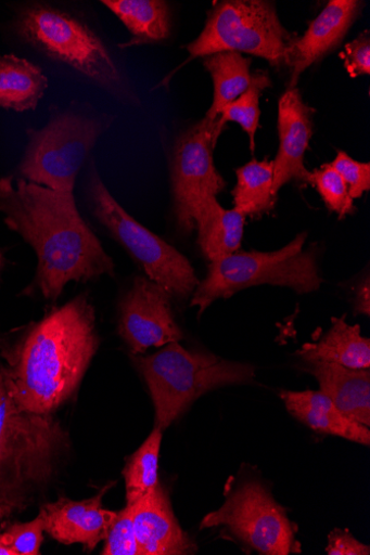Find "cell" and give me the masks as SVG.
<instances>
[{
    "mask_svg": "<svg viewBox=\"0 0 370 555\" xmlns=\"http://www.w3.org/2000/svg\"><path fill=\"white\" fill-rule=\"evenodd\" d=\"M272 86L267 72L258 70L252 75L246 91L228 104L221 112L219 122L226 127L228 122H237L246 132L251 150L255 147V135L259 124V98L261 92Z\"/></svg>",
    "mask_w": 370,
    "mask_h": 555,
    "instance_id": "484cf974",
    "label": "cell"
},
{
    "mask_svg": "<svg viewBox=\"0 0 370 555\" xmlns=\"http://www.w3.org/2000/svg\"><path fill=\"white\" fill-rule=\"evenodd\" d=\"M314 109L307 106L297 88L289 89L279 101V153L273 162V195L292 180L305 182L306 150L312 135Z\"/></svg>",
    "mask_w": 370,
    "mask_h": 555,
    "instance_id": "2e32d148",
    "label": "cell"
},
{
    "mask_svg": "<svg viewBox=\"0 0 370 555\" xmlns=\"http://www.w3.org/2000/svg\"><path fill=\"white\" fill-rule=\"evenodd\" d=\"M329 555H369L370 547L356 540L348 530L335 529L329 535Z\"/></svg>",
    "mask_w": 370,
    "mask_h": 555,
    "instance_id": "1f68e13d",
    "label": "cell"
},
{
    "mask_svg": "<svg viewBox=\"0 0 370 555\" xmlns=\"http://www.w3.org/2000/svg\"><path fill=\"white\" fill-rule=\"evenodd\" d=\"M309 373L320 383L321 391L348 418L370 426V372L352 370L334 363H309Z\"/></svg>",
    "mask_w": 370,
    "mask_h": 555,
    "instance_id": "ac0fdd59",
    "label": "cell"
},
{
    "mask_svg": "<svg viewBox=\"0 0 370 555\" xmlns=\"http://www.w3.org/2000/svg\"><path fill=\"white\" fill-rule=\"evenodd\" d=\"M114 117L89 105L51 108L48 124L28 129V145L21 165L24 180L51 190L74 193L77 177L98 139Z\"/></svg>",
    "mask_w": 370,
    "mask_h": 555,
    "instance_id": "8992f818",
    "label": "cell"
},
{
    "mask_svg": "<svg viewBox=\"0 0 370 555\" xmlns=\"http://www.w3.org/2000/svg\"><path fill=\"white\" fill-rule=\"evenodd\" d=\"M226 527L260 554L298 552L295 528L286 512L258 481H247L230 493L224 506L208 514L201 529Z\"/></svg>",
    "mask_w": 370,
    "mask_h": 555,
    "instance_id": "8fae6325",
    "label": "cell"
},
{
    "mask_svg": "<svg viewBox=\"0 0 370 555\" xmlns=\"http://www.w3.org/2000/svg\"><path fill=\"white\" fill-rule=\"evenodd\" d=\"M15 30L48 59L69 66L123 103L139 105V98L107 46L84 22L66 12L36 4L21 12Z\"/></svg>",
    "mask_w": 370,
    "mask_h": 555,
    "instance_id": "277c9868",
    "label": "cell"
},
{
    "mask_svg": "<svg viewBox=\"0 0 370 555\" xmlns=\"http://www.w3.org/2000/svg\"><path fill=\"white\" fill-rule=\"evenodd\" d=\"M237 179L232 191L235 210L245 217H259L275 208L273 162L252 160L237 170Z\"/></svg>",
    "mask_w": 370,
    "mask_h": 555,
    "instance_id": "cb8c5ba5",
    "label": "cell"
},
{
    "mask_svg": "<svg viewBox=\"0 0 370 555\" xmlns=\"http://www.w3.org/2000/svg\"><path fill=\"white\" fill-rule=\"evenodd\" d=\"M98 346L94 311L86 296L47 315L8 359L20 405L34 414L54 415L80 385Z\"/></svg>",
    "mask_w": 370,
    "mask_h": 555,
    "instance_id": "7a4b0ae2",
    "label": "cell"
},
{
    "mask_svg": "<svg viewBox=\"0 0 370 555\" xmlns=\"http://www.w3.org/2000/svg\"><path fill=\"white\" fill-rule=\"evenodd\" d=\"M48 88L42 70L27 60L0 55V108L35 111Z\"/></svg>",
    "mask_w": 370,
    "mask_h": 555,
    "instance_id": "7402d4cb",
    "label": "cell"
},
{
    "mask_svg": "<svg viewBox=\"0 0 370 555\" xmlns=\"http://www.w3.org/2000/svg\"><path fill=\"white\" fill-rule=\"evenodd\" d=\"M67 438L54 415L20 405L7 369L0 366V532L54 481Z\"/></svg>",
    "mask_w": 370,
    "mask_h": 555,
    "instance_id": "3957f363",
    "label": "cell"
},
{
    "mask_svg": "<svg viewBox=\"0 0 370 555\" xmlns=\"http://www.w3.org/2000/svg\"><path fill=\"white\" fill-rule=\"evenodd\" d=\"M0 212L36 251V284L56 300L71 282L115 275L116 266L80 216L74 193L24 179H0Z\"/></svg>",
    "mask_w": 370,
    "mask_h": 555,
    "instance_id": "6da1fadb",
    "label": "cell"
},
{
    "mask_svg": "<svg viewBox=\"0 0 370 555\" xmlns=\"http://www.w3.org/2000/svg\"><path fill=\"white\" fill-rule=\"evenodd\" d=\"M361 3L356 0H331L322 13L310 22L301 38L288 46L284 66L291 73L289 89L296 88L301 75L336 48L355 23Z\"/></svg>",
    "mask_w": 370,
    "mask_h": 555,
    "instance_id": "5bb4252c",
    "label": "cell"
},
{
    "mask_svg": "<svg viewBox=\"0 0 370 555\" xmlns=\"http://www.w3.org/2000/svg\"><path fill=\"white\" fill-rule=\"evenodd\" d=\"M294 39L278 16L273 3L264 0H225L207 15L200 36L186 48L190 61L218 53H245L284 65L288 46Z\"/></svg>",
    "mask_w": 370,
    "mask_h": 555,
    "instance_id": "ba28073f",
    "label": "cell"
},
{
    "mask_svg": "<svg viewBox=\"0 0 370 555\" xmlns=\"http://www.w3.org/2000/svg\"><path fill=\"white\" fill-rule=\"evenodd\" d=\"M355 312L365 317L370 315V280L363 279L356 288L354 300Z\"/></svg>",
    "mask_w": 370,
    "mask_h": 555,
    "instance_id": "d6a6232c",
    "label": "cell"
},
{
    "mask_svg": "<svg viewBox=\"0 0 370 555\" xmlns=\"http://www.w3.org/2000/svg\"><path fill=\"white\" fill-rule=\"evenodd\" d=\"M127 27L131 38L122 49L161 42L171 33L170 8L164 0H102Z\"/></svg>",
    "mask_w": 370,
    "mask_h": 555,
    "instance_id": "44dd1931",
    "label": "cell"
},
{
    "mask_svg": "<svg viewBox=\"0 0 370 555\" xmlns=\"http://www.w3.org/2000/svg\"><path fill=\"white\" fill-rule=\"evenodd\" d=\"M0 555H16L13 547L0 537Z\"/></svg>",
    "mask_w": 370,
    "mask_h": 555,
    "instance_id": "836d02e7",
    "label": "cell"
},
{
    "mask_svg": "<svg viewBox=\"0 0 370 555\" xmlns=\"http://www.w3.org/2000/svg\"><path fill=\"white\" fill-rule=\"evenodd\" d=\"M306 233H299L284 247L272 251H237L209 263L204 281L192 294L191 306L201 315L214 301L261 284L290 287L306 294L321 287L323 280L312 247L304 249Z\"/></svg>",
    "mask_w": 370,
    "mask_h": 555,
    "instance_id": "52a82bcc",
    "label": "cell"
},
{
    "mask_svg": "<svg viewBox=\"0 0 370 555\" xmlns=\"http://www.w3.org/2000/svg\"><path fill=\"white\" fill-rule=\"evenodd\" d=\"M297 354L308 364L327 362L352 370H369L370 340L358 325H348L345 317L333 319L331 330L316 343L305 344Z\"/></svg>",
    "mask_w": 370,
    "mask_h": 555,
    "instance_id": "ffe728a7",
    "label": "cell"
},
{
    "mask_svg": "<svg viewBox=\"0 0 370 555\" xmlns=\"http://www.w3.org/2000/svg\"><path fill=\"white\" fill-rule=\"evenodd\" d=\"M225 129L218 120L203 118L176 140L171 160V181L178 229L189 235L202 202L218 195L227 182L216 168L214 153Z\"/></svg>",
    "mask_w": 370,
    "mask_h": 555,
    "instance_id": "30bf717a",
    "label": "cell"
},
{
    "mask_svg": "<svg viewBox=\"0 0 370 555\" xmlns=\"http://www.w3.org/2000/svg\"><path fill=\"white\" fill-rule=\"evenodd\" d=\"M114 483L92 498L75 501L61 498L46 503L40 511L44 532L63 544H82L88 551L107 537L117 513L102 507V498Z\"/></svg>",
    "mask_w": 370,
    "mask_h": 555,
    "instance_id": "4fadbf2b",
    "label": "cell"
},
{
    "mask_svg": "<svg viewBox=\"0 0 370 555\" xmlns=\"http://www.w3.org/2000/svg\"><path fill=\"white\" fill-rule=\"evenodd\" d=\"M102 555H140L133 522L132 506H127L117 513L111 530L104 539Z\"/></svg>",
    "mask_w": 370,
    "mask_h": 555,
    "instance_id": "83f0119b",
    "label": "cell"
},
{
    "mask_svg": "<svg viewBox=\"0 0 370 555\" xmlns=\"http://www.w3.org/2000/svg\"><path fill=\"white\" fill-rule=\"evenodd\" d=\"M131 506L140 555H184L196 551L178 524L161 483Z\"/></svg>",
    "mask_w": 370,
    "mask_h": 555,
    "instance_id": "9a60e30c",
    "label": "cell"
},
{
    "mask_svg": "<svg viewBox=\"0 0 370 555\" xmlns=\"http://www.w3.org/2000/svg\"><path fill=\"white\" fill-rule=\"evenodd\" d=\"M344 66L352 78L370 75V37L369 31L360 34L348 42L341 54Z\"/></svg>",
    "mask_w": 370,
    "mask_h": 555,
    "instance_id": "4dcf8cb0",
    "label": "cell"
},
{
    "mask_svg": "<svg viewBox=\"0 0 370 555\" xmlns=\"http://www.w3.org/2000/svg\"><path fill=\"white\" fill-rule=\"evenodd\" d=\"M44 525L39 514L33 521L10 525L2 537L15 551L16 555H38L43 541Z\"/></svg>",
    "mask_w": 370,
    "mask_h": 555,
    "instance_id": "f1b7e54d",
    "label": "cell"
},
{
    "mask_svg": "<svg viewBox=\"0 0 370 555\" xmlns=\"http://www.w3.org/2000/svg\"><path fill=\"white\" fill-rule=\"evenodd\" d=\"M2 264H3V257H2V254H0V268H2Z\"/></svg>",
    "mask_w": 370,
    "mask_h": 555,
    "instance_id": "e575fe53",
    "label": "cell"
},
{
    "mask_svg": "<svg viewBox=\"0 0 370 555\" xmlns=\"http://www.w3.org/2000/svg\"><path fill=\"white\" fill-rule=\"evenodd\" d=\"M171 295L144 276L135 280L120 305L119 335L133 354L161 348L183 338L176 322Z\"/></svg>",
    "mask_w": 370,
    "mask_h": 555,
    "instance_id": "7c38bea8",
    "label": "cell"
},
{
    "mask_svg": "<svg viewBox=\"0 0 370 555\" xmlns=\"http://www.w3.org/2000/svg\"><path fill=\"white\" fill-rule=\"evenodd\" d=\"M245 218L235 209H225L216 195H209L202 202L195 230L197 244L209 263L237 254L243 240Z\"/></svg>",
    "mask_w": 370,
    "mask_h": 555,
    "instance_id": "d6986e66",
    "label": "cell"
},
{
    "mask_svg": "<svg viewBox=\"0 0 370 555\" xmlns=\"http://www.w3.org/2000/svg\"><path fill=\"white\" fill-rule=\"evenodd\" d=\"M305 183L311 184L320 193L327 208L341 219L354 214L355 206L348 188L331 164L307 173Z\"/></svg>",
    "mask_w": 370,
    "mask_h": 555,
    "instance_id": "4316f807",
    "label": "cell"
},
{
    "mask_svg": "<svg viewBox=\"0 0 370 555\" xmlns=\"http://www.w3.org/2000/svg\"><path fill=\"white\" fill-rule=\"evenodd\" d=\"M137 363L154 403L155 427L163 431L207 391L255 377L252 365L188 350L177 341Z\"/></svg>",
    "mask_w": 370,
    "mask_h": 555,
    "instance_id": "5b68a950",
    "label": "cell"
},
{
    "mask_svg": "<svg viewBox=\"0 0 370 555\" xmlns=\"http://www.w3.org/2000/svg\"><path fill=\"white\" fill-rule=\"evenodd\" d=\"M162 442L163 430L155 427L127 464L124 470L127 504H133L161 483L158 460Z\"/></svg>",
    "mask_w": 370,
    "mask_h": 555,
    "instance_id": "d4e9b609",
    "label": "cell"
},
{
    "mask_svg": "<svg viewBox=\"0 0 370 555\" xmlns=\"http://www.w3.org/2000/svg\"><path fill=\"white\" fill-rule=\"evenodd\" d=\"M88 190L94 217L129 251L146 278L163 286L171 297L192 296L200 281L190 261L136 221L104 185L93 165Z\"/></svg>",
    "mask_w": 370,
    "mask_h": 555,
    "instance_id": "9c48e42d",
    "label": "cell"
},
{
    "mask_svg": "<svg viewBox=\"0 0 370 555\" xmlns=\"http://www.w3.org/2000/svg\"><path fill=\"white\" fill-rule=\"evenodd\" d=\"M281 398L290 414L312 430L370 444L369 427L345 416L321 390L282 391Z\"/></svg>",
    "mask_w": 370,
    "mask_h": 555,
    "instance_id": "e0dca14e",
    "label": "cell"
},
{
    "mask_svg": "<svg viewBox=\"0 0 370 555\" xmlns=\"http://www.w3.org/2000/svg\"><path fill=\"white\" fill-rule=\"evenodd\" d=\"M348 188L353 199L360 198L370 190V164L359 163L350 158L344 151H339L331 163Z\"/></svg>",
    "mask_w": 370,
    "mask_h": 555,
    "instance_id": "f546056e",
    "label": "cell"
},
{
    "mask_svg": "<svg viewBox=\"0 0 370 555\" xmlns=\"http://www.w3.org/2000/svg\"><path fill=\"white\" fill-rule=\"evenodd\" d=\"M252 61L240 53L226 52L204 59L203 65L214 80L213 105L205 118L218 120L222 109L246 91L251 83Z\"/></svg>",
    "mask_w": 370,
    "mask_h": 555,
    "instance_id": "603a6c76",
    "label": "cell"
}]
</instances>
